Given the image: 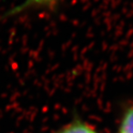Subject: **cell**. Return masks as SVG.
Returning a JSON list of instances; mask_svg holds the SVG:
<instances>
[{
	"label": "cell",
	"instance_id": "obj_3",
	"mask_svg": "<svg viewBox=\"0 0 133 133\" xmlns=\"http://www.w3.org/2000/svg\"><path fill=\"white\" fill-rule=\"evenodd\" d=\"M116 133H133V104L123 111Z\"/></svg>",
	"mask_w": 133,
	"mask_h": 133
},
{
	"label": "cell",
	"instance_id": "obj_2",
	"mask_svg": "<svg viewBox=\"0 0 133 133\" xmlns=\"http://www.w3.org/2000/svg\"><path fill=\"white\" fill-rule=\"evenodd\" d=\"M51 133H99L94 127L79 118H74Z\"/></svg>",
	"mask_w": 133,
	"mask_h": 133
},
{
	"label": "cell",
	"instance_id": "obj_1",
	"mask_svg": "<svg viewBox=\"0 0 133 133\" xmlns=\"http://www.w3.org/2000/svg\"><path fill=\"white\" fill-rule=\"evenodd\" d=\"M60 0H24L22 4L10 9L5 12L4 17H15L33 8H55Z\"/></svg>",
	"mask_w": 133,
	"mask_h": 133
}]
</instances>
